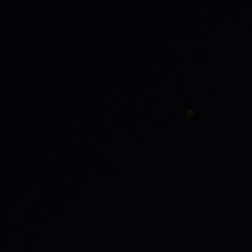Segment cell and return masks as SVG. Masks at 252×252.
I'll use <instances>...</instances> for the list:
<instances>
[]
</instances>
